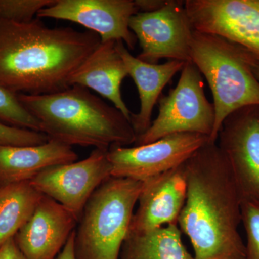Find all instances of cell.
Listing matches in <instances>:
<instances>
[{
    "label": "cell",
    "mask_w": 259,
    "mask_h": 259,
    "mask_svg": "<svg viewBox=\"0 0 259 259\" xmlns=\"http://www.w3.org/2000/svg\"><path fill=\"white\" fill-rule=\"evenodd\" d=\"M100 42L90 30L51 28L38 18L29 23L0 19V87L17 95L63 91Z\"/></svg>",
    "instance_id": "2"
},
{
    "label": "cell",
    "mask_w": 259,
    "mask_h": 259,
    "mask_svg": "<svg viewBox=\"0 0 259 259\" xmlns=\"http://www.w3.org/2000/svg\"><path fill=\"white\" fill-rule=\"evenodd\" d=\"M209 141L204 135L183 133L143 146L110 148L112 177L146 182L185 163Z\"/></svg>",
    "instance_id": "9"
},
{
    "label": "cell",
    "mask_w": 259,
    "mask_h": 259,
    "mask_svg": "<svg viewBox=\"0 0 259 259\" xmlns=\"http://www.w3.org/2000/svg\"><path fill=\"white\" fill-rule=\"evenodd\" d=\"M138 13L133 0H56L54 5L40 10L37 18L74 22L96 32L101 42L122 40L134 50L137 38L129 23Z\"/></svg>",
    "instance_id": "12"
},
{
    "label": "cell",
    "mask_w": 259,
    "mask_h": 259,
    "mask_svg": "<svg viewBox=\"0 0 259 259\" xmlns=\"http://www.w3.org/2000/svg\"><path fill=\"white\" fill-rule=\"evenodd\" d=\"M185 163L144 182L128 233H146L177 224L187 199Z\"/></svg>",
    "instance_id": "13"
},
{
    "label": "cell",
    "mask_w": 259,
    "mask_h": 259,
    "mask_svg": "<svg viewBox=\"0 0 259 259\" xmlns=\"http://www.w3.org/2000/svg\"><path fill=\"white\" fill-rule=\"evenodd\" d=\"M194 30L228 39L259 56V0H186Z\"/></svg>",
    "instance_id": "11"
},
{
    "label": "cell",
    "mask_w": 259,
    "mask_h": 259,
    "mask_svg": "<svg viewBox=\"0 0 259 259\" xmlns=\"http://www.w3.org/2000/svg\"><path fill=\"white\" fill-rule=\"evenodd\" d=\"M0 122L12 127L40 132L38 121L22 105L18 95L2 87H0Z\"/></svg>",
    "instance_id": "20"
},
{
    "label": "cell",
    "mask_w": 259,
    "mask_h": 259,
    "mask_svg": "<svg viewBox=\"0 0 259 259\" xmlns=\"http://www.w3.org/2000/svg\"><path fill=\"white\" fill-rule=\"evenodd\" d=\"M115 46L139 91L141 108L139 113H132L131 119L135 133L139 136L151 125L153 107L161 97L162 90L182 71L186 62L168 60L162 64H148L133 56L122 40L116 41Z\"/></svg>",
    "instance_id": "16"
},
{
    "label": "cell",
    "mask_w": 259,
    "mask_h": 259,
    "mask_svg": "<svg viewBox=\"0 0 259 259\" xmlns=\"http://www.w3.org/2000/svg\"><path fill=\"white\" fill-rule=\"evenodd\" d=\"M75 231L71 233L67 243L56 259H76L74 252Z\"/></svg>",
    "instance_id": "26"
},
{
    "label": "cell",
    "mask_w": 259,
    "mask_h": 259,
    "mask_svg": "<svg viewBox=\"0 0 259 259\" xmlns=\"http://www.w3.org/2000/svg\"><path fill=\"white\" fill-rule=\"evenodd\" d=\"M190 58L212 92L215 119L209 141L217 142L228 116L243 107L259 106V81L253 71L255 55L224 37L194 30Z\"/></svg>",
    "instance_id": "4"
},
{
    "label": "cell",
    "mask_w": 259,
    "mask_h": 259,
    "mask_svg": "<svg viewBox=\"0 0 259 259\" xmlns=\"http://www.w3.org/2000/svg\"><path fill=\"white\" fill-rule=\"evenodd\" d=\"M18 100L40 125L49 140L69 146L110 149L134 144L131 121L88 88L73 85L48 95L18 94Z\"/></svg>",
    "instance_id": "3"
},
{
    "label": "cell",
    "mask_w": 259,
    "mask_h": 259,
    "mask_svg": "<svg viewBox=\"0 0 259 259\" xmlns=\"http://www.w3.org/2000/svg\"><path fill=\"white\" fill-rule=\"evenodd\" d=\"M241 222L246 233L245 259H259V203L242 202Z\"/></svg>",
    "instance_id": "22"
},
{
    "label": "cell",
    "mask_w": 259,
    "mask_h": 259,
    "mask_svg": "<svg viewBox=\"0 0 259 259\" xmlns=\"http://www.w3.org/2000/svg\"><path fill=\"white\" fill-rule=\"evenodd\" d=\"M56 0H0V19L15 23H29L44 8Z\"/></svg>",
    "instance_id": "21"
},
{
    "label": "cell",
    "mask_w": 259,
    "mask_h": 259,
    "mask_svg": "<svg viewBox=\"0 0 259 259\" xmlns=\"http://www.w3.org/2000/svg\"><path fill=\"white\" fill-rule=\"evenodd\" d=\"M185 164L187 199L177 226L190 238L194 259H245L238 232L243 201L217 142L206 143Z\"/></svg>",
    "instance_id": "1"
},
{
    "label": "cell",
    "mask_w": 259,
    "mask_h": 259,
    "mask_svg": "<svg viewBox=\"0 0 259 259\" xmlns=\"http://www.w3.org/2000/svg\"><path fill=\"white\" fill-rule=\"evenodd\" d=\"M0 259L27 258L19 249L14 238H12L0 248Z\"/></svg>",
    "instance_id": "24"
},
{
    "label": "cell",
    "mask_w": 259,
    "mask_h": 259,
    "mask_svg": "<svg viewBox=\"0 0 259 259\" xmlns=\"http://www.w3.org/2000/svg\"><path fill=\"white\" fill-rule=\"evenodd\" d=\"M253 71L255 77L259 81V56L256 55H255L254 61H253Z\"/></svg>",
    "instance_id": "27"
},
{
    "label": "cell",
    "mask_w": 259,
    "mask_h": 259,
    "mask_svg": "<svg viewBox=\"0 0 259 259\" xmlns=\"http://www.w3.org/2000/svg\"><path fill=\"white\" fill-rule=\"evenodd\" d=\"M42 196L30 182L0 187V248L28 223Z\"/></svg>",
    "instance_id": "19"
},
{
    "label": "cell",
    "mask_w": 259,
    "mask_h": 259,
    "mask_svg": "<svg viewBox=\"0 0 259 259\" xmlns=\"http://www.w3.org/2000/svg\"><path fill=\"white\" fill-rule=\"evenodd\" d=\"M177 224L146 233H128L121 248L120 259H194L182 241Z\"/></svg>",
    "instance_id": "18"
},
{
    "label": "cell",
    "mask_w": 259,
    "mask_h": 259,
    "mask_svg": "<svg viewBox=\"0 0 259 259\" xmlns=\"http://www.w3.org/2000/svg\"><path fill=\"white\" fill-rule=\"evenodd\" d=\"M77 223L61 204L44 195L14 240L27 259H56Z\"/></svg>",
    "instance_id": "14"
},
{
    "label": "cell",
    "mask_w": 259,
    "mask_h": 259,
    "mask_svg": "<svg viewBox=\"0 0 259 259\" xmlns=\"http://www.w3.org/2000/svg\"><path fill=\"white\" fill-rule=\"evenodd\" d=\"M49 138L45 134L30 130L12 127L0 122V145L30 146L45 144Z\"/></svg>",
    "instance_id": "23"
},
{
    "label": "cell",
    "mask_w": 259,
    "mask_h": 259,
    "mask_svg": "<svg viewBox=\"0 0 259 259\" xmlns=\"http://www.w3.org/2000/svg\"><path fill=\"white\" fill-rule=\"evenodd\" d=\"M218 141L242 201L259 203V106L243 107L228 116Z\"/></svg>",
    "instance_id": "10"
},
{
    "label": "cell",
    "mask_w": 259,
    "mask_h": 259,
    "mask_svg": "<svg viewBox=\"0 0 259 259\" xmlns=\"http://www.w3.org/2000/svg\"><path fill=\"white\" fill-rule=\"evenodd\" d=\"M134 2L139 13H152L163 8L168 0H135Z\"/></svg>",
    "instance_id": "25"
},
{
    "label": "cell",
    "mask_w": 259,
    "mask_h": 259,
    "mask_svg": "<svg viewBox=\"0 0 259 259\" xmlns=\"http://www.w3.org/2000/svg\"><path fill=\"white\" fill-rule=\"evenodd\" d=\"M109 149L95 148L82 161L49 167L30 181L39 192L54 199L77 221L92 194L112 177Z\"/></svg>",
    "instance_id": "8"
},
{
    "label": "cell",
    "mask_w": 259,
    "mask_h": 259,
    "mask_svg": "<svg viewBox=\"0 0 259 259\" xmlns=\"http://www.w3.org/2000/svg\"><path fill=\"white\" fill-rule=\"evenodd\" d=\"M144 182L110 177L87 202L75 229L76 259H119Z\"/></svg>",
    "instance_id": "5"
},
{
    "label": "cell",
    "mask_w": 259,
    "mask_h": 259,
    "mask_svg": "<svg viewBox=\"0 0 259 259\" xmlns=\"http://www.w3.org/2000/svg\"><path fill=\"white\" fill-rule=\"evenodd\" d=\"M215 112L204 93L202 74L192 62H186L176 88L158 100L157 117L134 146L151 144L169 135L190 133L210 137Z\"/></svg>",
    "instance_id": "6"
},
{
    "label": "cell",
    "mask_w": 259,
    "mask_h": 259,
    "mask_svg": "<svg viewBox=\"0 0 259 259\" xmlns=\"http://www.w3.org/2000/svg\"><path fill=\"white\" fill-rule=\"evenodd\" d=\"M129 28L139 40L140 60L158 64L161 59L191 61V42L194 28L185 1L168 0L161 9L138 13L131 18Z\"/></svg>",
    "instance_id": "7"
},
{
    "label": "cell",
    "mask_w": 259,
    "mask_h": 259,
    "mask_svg": "<svg viewBox=\"0 0 259 259\" xmlns=\"http://www.w3.org/2000/svg\"><path fill=\"white\" fill-rule=\"evenodd\" d=\"M115 44V40L100 42L71 75L69 84L70 87L79 85L97 92L110 100L131 121L132 112L121 94V85L128 72Z\"/></svg>",
    "instance_id": "15"
},
{
    "label": "cell",
    "mask_w": 259,
    "mask_h": 259,
    "mask_svg": "<svg viewBox=\"0 0 259 259\" xmlns=\"http://www.w3.org/2000/svg\"><path fill=\"white\" fill-rule=\"evenodd\" d=\"M71 146L49 140L37 146L0 145V187L30 182L49 167L76 161Z\"/></svg>",
    "instance_id": "17"
}]
</instances>
